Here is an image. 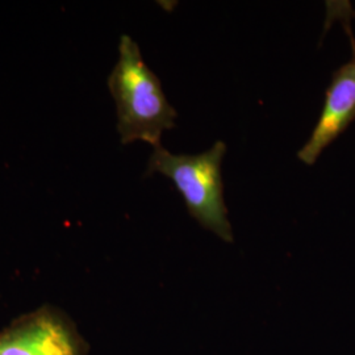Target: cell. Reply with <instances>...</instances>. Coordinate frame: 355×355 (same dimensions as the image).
<instances>
[{
	"label": "cell",
	"mask_w": 355,
	"mask_h": 355,
	"mask_svg": "<svg viewBox=\"0 0 355 355\" xmlns=\"http://www.w3.org/2000/svg\"><path fill=\"white\" fill-rule=\"evenodd\" d=\"M108 89L116 104L121 144L142 141L153 148L162 146L164 132L175 127L177 111L167 101L159 78L145 64L140 46L128 35L120 38Z\"/></svg>",
	"instance_id": "obj_1"
},
{
	"label": "cell",
	"mask_w": 355,
	"mask_h": 355,
	"mask_svg": "<svg viewBox=\"0 0 355 355\" xmlns=\"http://www.w3.org/2000/svg\"><path fill=\"white\" fill-rule=\"evenodd\" d=\"M352 42V58L333 73L316 127L297 152V158L305 165H313L321 153L355 120V41L353 38Z\"/></svg>",
	"instance_id": "obj_4"
},
{
	"label": "cell",
	"mask_w": 355,
	"mask_h": 355,
	"mask_svg": "<svg viewBox=\"0 0 355 355\" xmlns=\"http://www.w3.org/2000/svg\"><path fill=\"white\" fill-rule=\"evenodd\" d=\"M225 153L227 145L223 141L195 155L173 154L158 146L149 159L146 175L161 174L168 178L183 196L190 215L223 241L233 242L221 175Z\"/></svg>",
	"instance_id": "obj_2"
},
{
	"label": "cell",
	"mask_w": 355,
	"mask_h": 355,
	"mask_svg": "<svg viewBox=\"0 0 355 355\" xmlns=\"http://www.w3.org/2000/svg\"><path fill=\"white\" fill-rule=\"evenodd\" d=\"M89 343L73 318L45 303L0 330V355H89Z\"/></svg>",
	"instance_id": "obj_3"
}]
</instances>
